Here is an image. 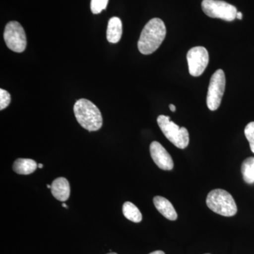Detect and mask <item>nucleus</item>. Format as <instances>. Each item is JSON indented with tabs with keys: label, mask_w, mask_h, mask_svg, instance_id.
<instances>
[{
	"label": "nucleus",
	"mask_w": 254,
	"mask_h": 254,
	"mask_svg": "<svg viewBox=\"0 0 254 254\" xmlns=\"http://www.w3.org/2000/svg\"><path fill=\"white\" fill-rule=\"evenodd\" d=\"M38 168H43V164L39 163L38 165Z\"/></svg>",
	"instance_id": "nucleus-22"
},
{
	"label": "nucleus",
	"mask_w": 254,
	"mask_h": 254,
	"mask_svg": "<svg viewBox=\"0 0 254 254\" xmlns=\"http://www.w3.org/2000/svg\"><path fill=\"white\" fill-rule=\"evenodd\" d=\"M123 212L125 218L130 221L136 222H141L142 214L139 209L131 202H125L123 207Z\"/></svg>",
	"instance_id": "nucleus-14"
},
{
	"label": "nucleus",
	"mask_w": 254,
	"mask_h": 254,
	"mask_svg": "<svg viewBox=\"0 0 254 254\" xmlns=\"http://www.w3.org/2000/svg\"><path fill=\"white\" fill-rule=\"evenodd\" d=\"M149 254H165V252H163V251H155V252H152Z\"/></svg>",
	"instance_id": "nucleus-20"
},
{
	"label": "nucleus",
	"mask_w": 254,
	"mask_h": 254,
	"mask_svg": "<svg viewBox=\"0 0 254 254\" xmlns=\"http://www.w3.org/2000/svg\"><path fill=\"white\" fill-rule=\"evenodd\" d=\"M47 187H48V189H51V186H50V185H47Z\"/></svg>",
	"instance_id": "nucleus-24"
},
{
	"label": "nucleus",
	"mask_w": 254,
	"mask_h": 254,
	"mask_svg": "<svg viewBox=\"0 0 254 254\" xmlns=\"http://www.w3.org/2000/svg\"><path fill=\"white\" fill-rule=\"evenodd\" d=\"M225 75L222 69H218L213 73L209 84L206 103L209 110L215 111L221 104L222 97L225 93Z\"/></svg>",
	"instance_id": "nucleus-6"
},
{
	"label": "nucleus",
	"mask_w": 254,
	"mask_h": 254,
	"mask_svg": "<svg viewBox=\"0 0 254 254\" xmlns=\"http://www.w3.org/2000/svg\"><path fill=\"white\" fill-rule=\"evenodd\" d=\"M116 254V253H110V254Z\"/></svg>",
	"instance_id": "nucleus-25"
},
{
	"label": "nucleus",
	"mask_w": 254,
	"mask_h": 254,
	"mask_svg": "<svg viewBox=\"0 0 254 254\" xmlns=\"http://www.w3.org/2000/svg\"><path fill=\"white\" fill-rule=\"evenodd\" d=\"M242 17H243V15H242V12H237V18H238V19H242Z\"/></svg>",
	"instance_id": "nucleus-21"
},
{
	"label": "nucleus",
	"mask_w": 254,
	"mask_h": 254,
	"mask_svg": "<svg viewBox=\"0 0 254 254\" xmlns=\"http://www.w3.org/2000/svg\"><path fill=\"white\" fill-rule=\"evenodd\" d=\"M206 204L214 213L225 217H232L237 213L233 197L227 190L217 189L209 192Z\"/></svg>",
	"instance_id": "nucleus-3"
},
{
	"label": "nucleus",
	"mask_w": 254,
	"mask_h": 254,
	"mask_svg": "<svg viewBox=\"0 0 254 254\" xmlns=\"http://www.w3.org/2000/svg\"><path fill=\"white\" fill-rule=\"evenodd\" d=\"M4 39L6 46L15 53H23L26 50V33L17 21H10L6 24L4 33Z\"/></svg>",
	"instance_id": "nucleus-7"
},
{
	"label": "nucleus",
	"mask_w": 254,
	"mask_h": 254,
	"mask_svg": "<svg viewBox=\"0 0 254 254\" xmlns=\"http://www.w3.org/2000/svg\"><path fill=\"white\" fill-rule=\"evenodd\" d=\"M109 0H91V9L94 14H100L103 10L106 9Z\"/></svg>",
	"instance_id": "nucleus-16"
},
{
	"label": "nucleus",
	"mask_w": 254,
	"mask_h": 254,
	"mask_svg": "<svg viewBox=\"0 0 254 254\" xmlns=\"http://www.w3.org/2000/svg\"><path fill=\"white\" fill-rule=\"evenodd\" d=\"M151 158L159 168L163 170H172L174 162L170 153L158 141H153L150 145Z\"/></svg>",
	"instance_id": "nucleus-9"
},
{
	"label": "nucleus",
	"mask_w": 254,
	"mask_h": 254,
	"mask_svg": "<svg viewBox=\"0 0 254 254\" xmlns=\"http://www.w3.org/2000/svg\"><path fill=\"white\" fill-rule=\"evenodd\" d=\"M157 123L163 134L177 148L185 149L190 143V134L185 127H180L170 120V117L160 115Z\"/></svg>",
	"instance_id": "nucleus-4"
},
{
	"label": "nucleus",
	"mask_w": 254,
	"mask_h": 254,
	"mask_svg": "<svg viewBox=\"0 0 254 254\" xmlns=\"http://www.w3.org/2000/svg\"><path fill=\"white\" fill-rule=\"evenodd\" d=\"M73 112L78 123L88 131H98L103 126L101 113L90 100L84 98L77 100L73 107Z\"/></svg>",
	"instance_id": "nucleus-2"
},
{
	"label": "nucleus",
	"mask_w": 254,
	"mask_h": 254,
	"mask_svg": "<svg viewBox=\"0 0 254 254\" xmlns=\"http://www.w3.org/2000/svg\"><path fill=\"white\" fill-rule=\"evenodd\" d=\"M169 107H170V109L171 110L172 112H175L176 111V107L175 106V105L173 104H170L169 105Z\"/></svg>",
	"instance_id": "nucleus-19"
},
{
	"label": "nucleus",
	"mask_w": 254,
	"mask_h": 254,
	"mask_svg": "<svg viewBox=\"0 0 254 254\" xmlns=\"http://www.w3.org/2000/svg\"><path fill=\"white\" fill-rule=\"evenodd\" d=\"M187 59L190 74L196 77L199 76L204 72L208 64V50L203 47H194L189 50Z\"/></svg>",
	"instance_id": "nucleus-8"
},
{
	"label": "nucleus",
	"mask_w": 254,
	"mask_h": 254,
	"mask_svg": "<svg viewBox=\"0 0 254 254\" xmlns=\"http://www.w3.org/2000/svg\"><path fill=\"white\" fill-rule=\"evenodd\" d=\"M123 36V23L120 18L113 17L108 22L107 39L111 43H118Z\"/></svg>",
	"instance_id": "nucleus-12"
},
{
	"label": "nucleus",
	"mask_w": 254,
	"mask_h": 254,
	"mask_svg": "<svg viewBox=\"0 0 254 254\" xmlns=\"http://www.w3.org/2000/svg\"><path fill=\"white\" fill-rule=\"evenodd\" d=\"M11 102V95L9 92L4 89H0V110H3L7 108Z\"/></svg>",
	"instance_id": "nucleus-18"
},
{
	"label": "nucleus",
	"mask_w": 254,
	"mask_h": 254,
	"mask_svg": "<svg viewBox=\"0 0 254 254\" xmlns=\"http://www.w3.org/2000/svg\"><path fill=\"white\" fill-rule=\"evenodd\" d=\"M63 205V207H64V208H68L67 205H66V204H65V203H63V205Z\"/></svg>",
	"instance_id": "nucleus-23"
},
{
	"label": "nucleus",
	"mask_w": 254,
	"mask_h": 254,
	"mask_svg": "<svg viewBox=\"0 0 254 254\" xmlns=\"http://www.w3.org/2000/svg\"><path fill=\"white\" fill-rule=\"evenodd\" d=\"M203 12L210 18H220L232 21L237 18V8L222 0H203L201 3Z\"/></svg>",
	"instance_id": "nucleus-5"
},
{
	"label": "nucleus",
	"mask_w": 254,
	"mask_h": 254,
	"mask_svg": "<svg viewBox=\"0 0 254 254\" xmlns=\"http://www.w3.org/2000/svg\"><path fill=\"white\" fill-rule=\"evenodd\" d=\"M52 194L56 199L64 202L69 198L70 185L64 177H59L53 182L51 185Z\"/></svg>",
	"instance_id": "nucleus-10"
},
{
	"label": "nucleus",
	"mask_w": 254,
	"mask_h": 254,
	"mask_svg": "<svg viewBox=\"0 0 254 254\" xmlns=\"http://www.w3.org/2000/svg\"><path fill=\"white\" fill-rule=\"evenodd\" d=\"M166 36V27L160 18L150 20L143 28L138 42V48L143 55H150L158 49Z\"/></svg>",
	"instance_id": "nucleus-1"
},
{
	"label": "nucleus",
	"mask_w": 254,
	"mask_h": 254,
	"mask_svg": "<svg viewBox=\"0 0 254 254\" xmlns=\"http://www.w3.org/2000/svg\"></svg>",
	"instance_id": "nucleus-26"
},
{
	"label": "nucleus",
	"mask_w": 254,
	"mask_h": 254,
	"mask_svg": "<svg viewBox=\"0 0 254 254\" xmlns=\"http://www.w3.org/2000/svg\"><path fill=\"white\" fill-rule=\"evenodd\" d=\"M38 165L31 159L18 158L13 165V170L18 175H28L36 171Z\"/></svg>",
	"instance_id": "nucleus-13"
},
{
	"label": "nucleus",
	"mask_w": 254,
	"mask_h": 254,
	"mask_svg": "<svg viewBox=\"0 0 254 254\" xmlns=\"http://www.w3.org/2000/svg\"><path fill=\"white\" fill-rule=\"evenodd\" d=\"M241 171H242L244 181L246 183L249 185L254 184V158L253 157H250L244 160Z\"/></svg>",
	"instance_id": "nucleus-15"
},
{
	"label": "nucleus",
	"mask_w": 254,
	"mask_h": 254,
	"mask_svg": "<svg viewBox=\"0 0 254 254\" xmlns=\"http://www.w3.org/2000/svg\"><path fill=\"white\" fill-rule=\"evenodd\" d=\"M245 134L250 143L251 150L254 153V122L249 123L245 127Z\"/></svg>",
	"instance_id": "nucleus-17"
},
{
	"label": "nucleus",
	"mask_w": 254,
	"mask_h": 254,
	"mask_svg": "<svg viewBox=\"0 0 254 254\" xmlns=\"http://www.w3.org/2000/svg\"><path fill=\"white\" fill-rule=\"evenodd\" d=\"M153 203H154L155 207L157 210L165 218L172 220V221L177 220V213L176 210H175V208H174L173 204H172L170 200L164 198L163 196L158 195V196H155L153 198Z\"/></svg>",
	"instance_id": "nucleus-11"
}]
</instances>
